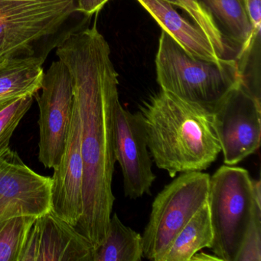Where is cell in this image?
I'll use <instances>...</instances> for the list:
<instances>
[{
    "instance_id": "6da1fadb",
    "label": "cell",
    "mask_w": 261,
    "mask_h": 261,
    "mask_svg": "<svg viewBox=\"0 0 261 261\" xmlns=\"http://www.w3.org/2000/svg\"><path fill=\"white\" fill-rule=\"evenodd\" d=\"M56 55L69 71L80 117L83 214L74 227L94 249L106 237L115 200L112 181L118 74L109 44L96 24L68 34L58 45Z\"/></svg>"
},
{
    "instance_id": "7a4b0ae2",
    "label": "cell",
    "mask_w": 261,
    "mask_h": 261,
    "mask_svg": "<svg viewBox=\"0 0 261 261\" xmlns=\"http://www.w3.org/2000/svg\"><path fill=\"white\" fill-rule=\"evenodd\" d=\"M151 157L171 178L202 172L221 152L210 111L160 90L140 108Z\"/></svg>"
},
{
    "instance_id": "3957f363",
    "label": "cell",
    "mask_w": 261,
    "mask_h": 261,
    "mask_svg": "<svg viewBox=\"0 0 261 261\" xmlns=\"http://www.w3.org/2000/svg\"><path fill=\"white\" fill-rule=\"evenodd\" d=\"M155 70L162 90L211 112L244 81L235 59L216 62L194 57L164 30L159 42Z\"/></svg>"
},
{
    "instance_id": "277c9868",
    "label": "cell",
    "mask_w": 261,
    "mask_h": 261,
    "mask_svg": "<svg viewBox=\"0 0 261 261\" xmlns=\"http://www.w3.org/2000/svg\"><path fill=\"white\" fill-rule=\"evenodd\" d=\"M207 202L214 234L210 249L222 261H235L255 215L261 213L248 171L221 166L210 176Z\"/></svg>"
},
{
    "instance_id": "5b68a950",
    "label": "cell",
    "mask_w": 261,
    "mask_h": 261,
    "mask_svg": "<svg viewBox=\"0 0 261 261\" xmlns=\"http://www.w3.org/2000/svg\"><path fill=\"white\" fill-rule=\"evenodd\" d=\"M209 174L180 173L156 195L143 238V258L160 261L177 233L207 202Z\"/></svg>"
},
{
    "instance_id": "8992f818",
    "label": "cell",
    "mask_w": 261,
    "mask_h": 261,
    "mask_svg": "<svg viewBox=\"0 0 261 261\" xmlns=\"http://www.w3.org/2000/svg\"><path fill=\"white\" fill-rule=\"evenodd\" d=\"M75 8L74 0H36L0 5V62L33 56V44L57 33Z\"/></svg>"
},
{
    "instance_id": "52a82bcc",
    "label": "cell",
    "mask_w": 261,
    "mask_h": 261,
    "mask_svg": "<svg viewBox=\"0 0 261 261\" xmlns=\"http://www.w3.org/2000/svg\"><path fill=\"white\" fill-rule=\"evenodd\" d=\"M42 93L35 95L39 108V161L55 169L65 150L73 111L72 82L68 68L60 60L45 72Z\"/></svg>"
},
{
    "instance_id": "ba28073f",
    "label": "cell",
    "mask_w": 261,
    "mask_h": 261,
    "mask_svg": "<svg viewBox=\"0 0 261 261\" xmlns=\"http://www.w3.org/2000/svg\"><path fill=\"white\" fill-rule=\"evenodd\" d=\"M260 99L241 84L212 110V120L224 163H238L255 153L260 146Z\"/></svg>"
},
{
    "instance_id": "9c48e42d",
    "label": "cell",
    "mask_w": 261,
    "mask_h": 261,
    "mask_svg": "<svg viewBox=\"0 0 261 261\" xmlns=\"http://www.w3.org/2000/svg\"><path fill=\"white\" fill-rule=\"evenodd\" d=\"M51 186V178L36 173L9 147L0 155V224L49 212Z\"/></svg>"
},
{
    "instance_id": "30bf717a",
    "label": "cell",
    "mask_w": 261,
    "mask_h": 261,
    "mask_svg": "<svg viewBox=\"0 0 261 261\" xmlns=\"http://www.w3.org/2000/svg\"><path fill=\"white\" fill-rule=\"evenodd\" d=\"M114 137V157L123 174L125 196L137 199L149 195L155 175L140 111L129 112L119 102Z\"/></svg>"
},
{
    "instance_id": "8fae6325",
    "label": "cell",
    "mask_w": 261,
    "mask_h": 261,
    "mask_svg": "<svg viewBox=\"0 0 261 261\" xmlns=\"http://www.w3.org/2000/svg\"><path fill=\"white\" fill-rule=\"evenodd\" d=\"M94 247L53 209L36 218L19 261H92Z\"/></svg>"
},
{
    "instance_id": "7c38bea8",
    "label": "cell",
    "mask_w": 261,
    "mask_h": 261,
    "mask_svg": "<svg viewBox=\"0 0 261 261\" xmlns=\"http://www.w3.org/2000/svg\"><path fill=\"white\" fill-rule=\"evenodd\" d=\"M83 175L80 117L73 100L72 117L65 150L51 177V209L74 227L83 214Z\"/></svg>"
},
{
    "instance_id": "4fadbf2b",
    "label": "cell",
    "mask_w": 261,
    "mask_h": 261,
    "mask_svg": "<svg viewBox=\"0 0 261 261\" xmlns=\"http://www.w3.org/2000/svg\"><path fill=\"white\" fill-rule=\"evenodd\" d=\"M168 33L189 55L203 60L219 62L213 45L206 35L185 19L167 0H137Z\"/></svg>"
},
{
    "instance_id": "5bb4252c",
    "label": "cell",
    "mask_w": 261,
    "mask_h": 261,
    "mask_svg": "<svg viewBox=\"0 0 261 261\" xmlns=\"http://www.w3.org/2000/svg\"><path fill=\"white\" fill-rule=\"evenodd\" d=\"M43 56H18L0 62V108L36 95L43 82Z\"/></svg>"
},
{
    "instance_id": "9a60e30c",
    "label": "cell",
    "mask_w": 261,
    "mask_h": 261,
    "mask_svg": "<svg viewBox=\"0 0 261 261\" xmlns=\"http://www.w3.org/2000/svg\"><path fill=\"white\" fill-rule=\"evenodd\" d=\"M222 33L227 43L238 45V57L248 53L256 38L244 0H198Z\"/></svg>"
},
{
    "instance_id": "2e32d148",
    "label": "cell",
    "mask_w": 261,
    "mask_h": 261,
    "mask_svg": "<svg viewBox=\"0 0 261 261\" xmlns=\"http://www.w3.org/2000/svg\"><path fill=\"white\" fill-rule=\"evenodd\" d=\"M214 234L206 202L177 233L160 261H190L204 248H211Z\"/></svg>"
},
{
    "instance_id": "e0dca14e",
    "label": "cell",
    "mask_w": 261,
    "mask_h": 261,
    "mask_svg": "<svg viewBox=\"0 0 261 261\" xmlns=\"http://www.w3.org/2000/svg\"><path fill=\"white\" fill-rule=\"evenodd\" d=\"M143 258L142 235L113 214L106 237L94 249L92 261H140Z\"/></svg>"
},
{
    "instance_id": "ac0fdd59",
    "label": "cell",
    "mask_w": 261,
    "mask_h": 261,
    "mask_svg": "<svg viewBox=\"0 0 261 261\" xmlns=\"http://www.w3.org/2000/svg\"><path fill=\"white\" fill-rule=\"evenodd\" d=\"M34 217H16L0 224V261H19Z\"/></svg>"
},
{
    "instance_id": "d6986e66",
    "label": "cell",
    "mask_w": 261,
    "mask_h": 261,
    "mask_svg": "<svg viewBox=\"0 0 261 261\" xmlns=\"http://www.w3.org/2000/svg\"><path fill=\"white\" fill-rule=\"evenodd\" d=\"M178 6L184 9L191 16L195 25L206 35L221 59H229L227 54L232 49L214 22L210 15L203 8L198 0H177Z\"/></svg>"
},
{
    "instance_id": "ffe728a7",
    "label": "cell",
    "mask_w": 261,
    "mask_h": 261,
    "mask_svg": "<svg viewBox=\"0 0 261 261\" xmlns=\"http://www.w3.org/2000/svg\"><path fill=\"white\" fill-rule=\"evenodd\" d=\"M34 96L22 97L0 108V155L9 147L13 133L33 103Z\"/></svg>"
},
{
    "instance_id": "44dd1931",
    "label": "cell",
    "mask_w": 261,
    "mask_h": 261,
    "mask_svg": "<svg viewBox=\"0 0 261 261\" xmlns=\"http://www.w3.org/2000/svg\"><path fill=\"white\" fill-rule=\"evenodd\" d=\"M235 261H261V213L255 215Z\"/></svg>"
},
{
    "instance_id": "7402d4cb",
    "label": "cell",
    "mask_w": 261,
    "mask_h": 261,
    "mask_svg": "<svg viewBox=\"0 0 261 261\" xmlns=\"http://www.w3.org/2000/svg\"><path fill=\"white\" fill-rule=\"evenodd\" d=\"M260 0H244V7L255 36H259L261 27Z\"/></svg>"
},
{
    "instance_id": "603a6c76",
    "label": "cell",
    "mask_w": 261,
    "mask_h": 261,
    "mask_svg": "<svg viewBox=\"0 0 261 261\" xmlns=\"http://www.w3.org/2000/svg\"><path fill=\"white\" fill-rule=\"evenodd\" d=\"M110 0H79L75 12L91 16L98 13Z\"/></svg>"
},
{
    "instance_id": "cb8c5ba5",
    "label": "cell",
    "mask_w": 261,
    "mask_h": 261,
    "mask_svg": "<svg viewBox=\"0 0 261 261\" xmlns=\"http://www.w3.org/2000/svg\"><path fill=\"white\" fill-rule=\"evenodd\" d=\"M222 261L219 257L215 256V254L211 255L203 252H197L192 258L190 261Z\"/></svg>"
},
{
    "instance_id": "d4e9b609",
    "label": "cell",
    "mask_w": 261,
    "mask_h": 261,
    "mask_svg": "<svg viewBox=\"0 0 261 261\" xmlns=\"http://www.w3.org/2000/svg\"><path fill=\"white\" fill-rule=\"evenodd\" d=\"M30 1H36V0H0V5L4 4H13L17 2H30Z\"/></svg>"
},
{
    "instance_id": "484cf974",
    "label": "cell",
    "mask_w": 261,
    "mask_h": 261,
    "mask_svg": "<svg viewBox=\"0 0 261 261\" xmlns=\"http://www.w3.org/2000/svg\"><path fill=\"white\" fill-rule=\"evenodd\" d=\"M167 1L168 2L170 3V4H172V5L179 7V6H178V1H177V0H167Z\"/></svg>"
}]
</instances>
